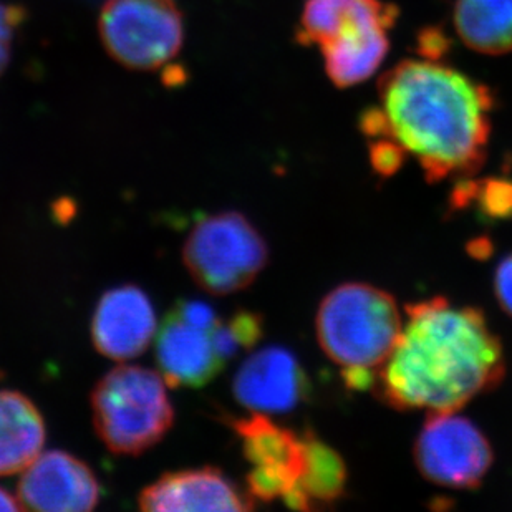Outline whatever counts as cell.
Returning a JSON list of instances; mask_svg holds the SVG:
<instances>
[{
  "mask_svg": "<svg viewBox=\"0 0 512 512\" xmlns=\"http://www.w3.org/2000/svg\"><path fill=\"white\" fill-rule=\"evenodd\" d=\"M24 20L25 9L22 5L0 2V77L9 67L15 35Z\"/></svg>",
  "mask_w": 512,
  "mask_h": 512,
  "instance_id": "19",
  "label": "cell"
},
{
  "mask_svg": "<svg viewBox=\"0 0 512 512\" xmlns=\"http://www.w3.org/2000/svg\"><path fill=\"white\" fill-rule=\"evenodd\" d=\"M242 441V453L252 464L247 493L254 501L271 503L299 483L305 463L304 436L277 425L264 413L231 418Z\"/></svg>",
  "mask_w": 512,
  "mask_h": 512,
  "instance_id": "9",
  "label": "cell"
},
{
  "mask_svg": "<svg viewBox=\"0 0 512 512\" xmlns=\"http://www.w3.org/2000/svg\"><path fill=\"white\" fill-rule=\"evenodd\" d=\"M494 294L501 309L512 317V254H509L494 274Z\"/></svg>",
  "mask_w": 512,
  "mask_h": 512,
  "instance_id": "23",
  "label": "cell"
},
{
  "mask_svg": "<svg viewBox=\"0 0 512 512\" xmlns=\"http://www.w3.org/2000/svg\"><path fill=\"white\" fill-rule=\"evenodd\" d=\"M453 24L459 39L474 52H512V0H456Z\"/></svg>",
  "mask_w": 512,
  "mask_h": 512,
  "instance_id": "17",
  "label": "cell"
},
{
  "mask_svg": "<svg viewBox=\"0 0 512 512\" xmlns=\"http://www.w3.org/2000/svg\"><path fill=\"white\" fill-rule=\"evenodd\" d=\"M474 196L481 198L483 209L489 216H494V218L512 216V183L509 181L491 179L481 188L476 184L463 183L455 194V198L458 199L461 206L471 201Z\"/></svg>",
  "mask_w": 512,
  "mask_h": 512,
  "instance_id": "18",
  "label": "cell"
},
{
  "mask_svg": "<svg viewBox=\"0 0 512 512\" xmlns=\"http://www.w3.org/2000/svg\"><path fill=\"white\" fill-rule=\"evenodd\" d=\"M415 463L423 478L451 489H473L493 464V446L468 418L431 413L416 438Z\"/></svg>",
  "mask_w": 512,
  "mask_h": 512,
  "instance_id": "8",
  "label": "cell"
},
{
  "mask_svg": "<svg viewBox=\"0 0 512 512\" xmlns=\"http://www.w3.org/2000/svg\"><path fill=\"white\" fill-rule=\"evenodd\" d=\"M0 511H24V508H22L19 498H15L14 494L5 491L4 488H0Z\"/></svg>",
  "mask_w": 512,
  "mask_h": 512,
  "instance_id": "24",
  "label": "cell"
},
{
  "mask_svg": "<svg viewBox=\"0 0 512 512\" xmlns=\"http://www.w3.org/2000/svg\"><path fill=\"white\" fill-rule=\"evenodd\" d=\"M158 332L150 297L138 285H120L98 300L92 340L98 353L116 362L140 357Z\"/></svg>",
  "mask_w": 512,
  "mask_h": 512,
  "instance_id": "12",
  "label": "cell"
},
{
  "mask_svg": "<svg viewBox=\"0 0 512 512\" xmlns=\"http://www.w3.org/2000/svg\"><path fill=\"white\" fill-rule=\"evenodd\" d=\"M406 317L375 385L387 405L448 413L501 383L503 345L481 310L438 297L408 305Z\"/></svg>",
  "mask_w": 512,
  "mask_h": 512,
  "instance_id": "1",
  "label": "cell"
},
{
  "mask_svg": "<svg viewBox=\"0 0 512 512\" xmlns=\"http://www.w3.org/2000/svg\"><path fill=\"white\" fill-rule=\"evenodd\" d=\"M382 135L410 153L428 181L481 168L491 135L488 87L443 63L403 60L378 82Z\"/></svg>",
  "mask_w": 512,
  "mask_h": 512,
  "instance_id": "2",
  "label": "cell"
},
{
  "mask_svg": "<svg viewBox=\"0 0 512 512\" xmlns=\"http://www.w3.org/2000/svg\"><path fill=\"white\" fill-rule=\"evenodd\" d=\"M232 339L236 340L241 350L256 345L264 335V320L261 315L251 310H239L226 322Z\"/></svg>",
  "mask_w": 512,
  "mask_h": 512,
  "instance_id": "20",
  "label": "cell"
},
{
  "mask_svg": "<svg viewBox=\"0 0 512 512\" xmlns=\"http://www.w3.org/2000/svg\"><path fill=\"white\" fill-rule=\"evenodd\" d=\"M17 498L24 511H92L100 503V483L82 459L47 451L22 471Z\"/></svg>",
  "mask_w": 512,
  "mask_h": 512,
  "instance_id": "10",
  "label": "cell"
},
{
  "mask_svg": "<svg viewBox=\"0 0 512 512\" xmlns=\"http://www.w3.org/2000/svg\"><path fill=\"white\" fill-rule=\"evenodd\" d=\"M370 153H372L373 166L380 174L395 173L400 168L405 155V151L388 138H378L377 143H373Z\"/></svg>",
  "mask_w": 512,
  "mask_h": 512,
  "instance_id": "22",
  "label": "cell"
},
{
  "mask_svg": "<svg viewBox=\"0 0 512 512\" xmlns=\"http://www.w3.org/2000/svg\"><path fill=\"white\" fill-rule=\"evenodd\" d=\"M397 14V7L383 0H305L297 40L319 45L332 83L350 88L382 65Z\"/></svg>",
  "mask_w": 512,
  "mask_h": 512,
  "instance_id": "4",
  "label": "cell"
},
{
  "mask_svg": "<svg viewBox=\"0 0 512 512\" xmlns=\"http://www.w3.org/2000/svg\"><path fill=\"white\" fill-rule=\"evenodd\" d=\"M305 463L299 483L285 494V504L299 511L329 508L342 499L347 483L343 459L312 431L304 433Z\"/></svg>",
  "mask_w": 512,
  "mask_h": 512,
  "instance_id": "16",
  "label": "cell"
},
{
  "mask_svg": "<svg viewBox=\"0 0 512 512\" xmlns=\"http://www.w3.org/2000/svg\"><path fill=\"white\" fill-rule=\"evenodd\" d=\"M44 445L45 421L34 401L0 390V476L22 473Z\"/></svg>",
  "mask_w": 512,
  "mask_h": 512,
  "instance_id": "15",
  "label": "cell"
},
{
  "mask_svg": "<svg viewBox=\"0 0 512 512\" xmlns=\"http://www.w3.org/2000/svg\"><path fill=\"white\" fill-rule=\"evenodd\" d=\"M156 362L165 382L174 388L204 387L228 363L214 347L213 330L198 329L173 310L156 332Z\"/></svg>",
  "mask_w": 512,
  "mask_h": 512,
  "instance_id": "14",
  "label": "cell"
},
{
  "mask_svg": "<svg viewBox=\"0 0 512 512\" xmlns=\"http://www.w3.org/2000/svg\"><path fill=\"white\" fill-rule=\"evenodd\" d=\"M171 310L184 322L209 332L221 322L216 310L201 300H178Z\"/></svg>",
  "mask_w": 512,
  "mask_h": 512,
  "instance_id": "21",
  "label": "cell"
},
{
  "mask_svg": "<svg viewBox=\"0 0 512 512\" xmlns=\"http://www.w3.org/2000/svg\"><path fill=\"white\" fill-rule=\"evenodd\" d=\"M183 261L189 276L209 294H236L264 271L269 247L244 214L226 211L194 226L184 242Z\"/></svg>",
  "mask_w": 512,
  "mask_h": 512,
  "instance_id": "6",
  "label": "cell"
},
{
  "mask_svg": "<svg viewBox=\"0 0 512 512\" xmlns=\"http://www.w3.org/2000/svg\"><path fill=\"white\" fill-rule=\"evenodd\" d=\"M232 393L252 413H287L309 397L310 383L299 360L287 348L267 347L242 363Z\"/></svg>",
  "mask_w": 512,
  "mask_h": 512,
  "instance_id": "11",
  "label": "cell"
},
{
  "mask_svg": "<svg viewBox=\"0 0 512 512\" xmlns=\"http://www.w3.org/2000/svg\"><path fill=\"white\" fill-rule=\"evenodd\" d=\"M317 339L325 355L342 368L348 388L365 392L397 347L403 319L397 302L373 285H339L320 304Z\"/></svg>",
  "mask_w": 512,
  "mask_h": 512,
  "instance_id": "3",
  "label": "cell"
},
{
  "mask_svg": "<svg viewBox=\"0 0 512 512\" xmlns=\"http://www.w3.org/2000/svg\"><path fill=\"white\" fill-rule=\"evenodd\" d=\"M143 511H251L256 501L237 488L221 469L171 471L146 486L138 496Z\"/></svg>",
  "mask_w": 512,
  "mask_h": 512,
  "instance_id": "13",
  "label": "cell"
},
{
  "mask_svg": "<svg viewBox=\"0 0 512 512\" xmlns=\"http://www.w3.org/2000/svg\"><path fill=\"white\" fill-rule=\"evenodd\" d=\"M165 383L163 375L150 368L120 365L95 385L93 426L108 450L143 455L170 433L174 408Z\"/></svg>",
  "mask_w": 512,
  "mask_h": 512,
  "instance_id": "5",
  "label": "cell"
},
{
  "mask_svg": "<svg viewBox=\"0 0 512 512\" xmlns=\"http://www.w3.org/2000/svg\"><path fill=\"white\" fill-rule=\"evenodd\" d=\"M98 32L113 60L151 72L170 65L183 49V14L176 0H107Z\"/></svg>",
  "mask_w": 512,
  "mask_h": 512,
  "instance_id": "7",
  "label": "cell"
}]
</instances>
